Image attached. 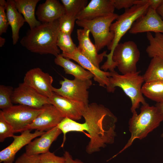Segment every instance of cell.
Instances as JSON below:
<instances>
[{"mask_svg": "<svg viewBox=\"0 0 163 163\" xmlns=\"http://www.w3.org/2000/svg\"><path fill=\"white\" fill-rule=\"evenodd\" d=\"M143 76L145 82L163 81V59L158 56L152 58Z\"/></svg>", "mask_w": 163, "mask_h": 163, "instance_id": "obj_24", "label": "cell"}, {"mask_svg": "<svg viewBox=\"0 0 163 163\" xmlns=\"http://www.w3.org/2000/svg\"><path fill=\"white\" fill-rule=\"evenodd\" d=\"M156 11L163 20V2L157 9Z\"/></svg>", "mask_w": 163, "mask_h": 163, "instance_id": "obj_39", "label": "cell"}, {"mask_svg": "<svg viewBox=\"0 0 163 163\" xmlns=\"http://www.w3.org/2000/svg\"><path fill=\"white\" fill-rule=\"evenodd\" d=\"M64 118L54 106L47 104L43 106L42 112L25 130L46 132L56 126Z\"/></svg>", "mask_w": 163, "mask_h": 163, "instance_id": "obj_14", "label": "cell"}, {"mask_svg": "<svg viewBox=\"0 0 163 163\" xmlns=\"http://www.w3.org/2000/svg\"><path fill=\"white\" fill-rule=\"evenodd\" d=\"M140 110L139 114L136 112L132 113L129 122L130 138L123 149L114 157L130 146L135 139L141 140L145 137L163 120V116L155 106H151L147 103L142 106Z\"/></svg>", "mask_w": 163, "mask_h": 163, "instance_id": "obj_4", "label": "cell"}, {"mask_svg": "<svg viewBox=\"0 0 163 163\" xmlns=\"http://www.w3.org/2000/svg\"><path fill=\"white\" fill-rule=\"evenodd\" d=\"M161 136L162 137H163V133L161 134Z\"/></svg>", "mask_w": 163, "mask_h": 163, "instance_id": "obj_42", "label": "cell"}, {"mask_svg": "<svg viewBox=\"0 0 163 163\" xmlns=\"http://www.w3.org/2000/svg\"><path fill=\"white\" fill-rule=\"evenodd\" d=\"M140 57V52L136 43L128 41L119 43L115 48L112 60L123 74L137 72L136 64Z\"/></svg>", "mask_w": 163, "mask_h": 163, "instance_id": "obj_7", "label": "cell"}, {"mask_svg": "<svg viewBox=\"0 0 163 163\" xmlns=\"http://www.w3.org/2000/svg\"><path fill=\"white\" fill-rule=\"evenodd\" d=\"M65 161L64 156H56L50 151L39 155V163H64Z\"/></svg>", "mask_w": 163, "mask_h": 163, "instance_id": "obj_33", "label": "cell"}, {"mask_svg": "<svg viewBox=\"0 0 163 163\" xmlns=\"http://www.w3.org/2000/svg\"><path fill=\"white\" fill-rule=\"evenodd\" d=\"M71 35L59 31L58 34L57 46L63 53L71 54L77 49V46L74 43Z\"/></svg>", "mask_w": 163, "mask_h": 163, "instance_id": "obj_29", "label": "cell"}, {"mask_svg": "<svg viewBox=\"0 0 163 163\" xmlns=\"http://www.w3.org/2000/svg\"><path fill=\"white\" fill-rule=\"evenodd\" d=\"M76 20V18L66 14L62 16L58 19L60 31L71 35Z\"/></svg>", "mask_w": 163, "mask_h": 163, "instance_id": "obj_31", "label": "cell"}, {"mask_svg": "<svg viewBox=\"0 0 163 163\" xmlns=\"http://www.w3.org/2000/svg\"><path fill=\"white\" fill-rule=\"evenodd\" d=\"M30 130L26 129L21 133L20 135H14L12 142L0 152V163H13L15 156L19 150L34 139L40 136L45 132L37 130L33 133Z\"/></svg>", "mask_w": 163, "mask_h": 163, "instance_id": "obj_13", "label": "cell"}, {"mask_svg": "<svg viewBox=\"0 0 163 163\" xmlns=\"http://www.w3.org/2000/svg\"><path fill=\"white\" fill-rule=\"evenodd\" d=\"M14 133L12 127L6 120L0 111V142H3L7 138L14 136Z\"/></svg>", "mask_w": 163, "mask_h": 163, "instance_id": "obj_32", "label": "cell"}, {"mask_svg": "<svg viewBox=\"0 0 163 163\" xmlns=\"http://www.w3.org/2000/svg\"><path fill=\"white\" fill-rule=\"evenodd\" d=\"M82 117L90 139L86 149L88 154L98 152L107 145L113 143L117 119L108 109L96 103L89 104Z\"/></svg>", "mask_w": 163, "mask_h": 163, "instance_id": "obj_1", "label": "cell"}, {"mask_svg": "<svg viewBox=\"0 0 163 163\" xmlns=\"http://www.w3.org/2000/svg\"><path fill=\"white\" fill-rule=\"evenodd\" d=\"M66 14L64 7L58 0H46L40 4L36 12L39 21L49 23L58 20Z\"/></svg>", "mask_w": 163, "mask_h": 163, "instance_id": "obj_20", "label": "cell"}, {"mask_svg": "<svg viewBox=\"0 0 163 163\" xmlns=\"http://www.w3.org/2000/svg\"><path fill=\"white\" fill-rule=\"evenodd\" d=\"M6 1L0 0V35L6 32L9 24L6 12L5 11V4Z\"/></svg>", "mask_w": 163, "mask_h": 163, "instance_id": "obj_34", "label": "cell"}, {"mask_svg": "<svg viewBox=\"0 0 163 163\" xmlns=\"http://www.w3.org/2000/svg\"><path fill=\"white\" fill-rule=\"evenodd\" d=\"M149 7L148 3L144 5H135L125 9L124 12L118 15L116 21L111 24L110 30L114 33V38L110 44L107 46L110 52L107 54V60L101 66V69L105 71L108 70L110 71L114 70L116 66L112 58L115 48L122 37L130 29L134 22L146 12Z\"/></svg>", "mask_w": 163, "mask_h": 163, "instance_id": "obj_3", "label": "cell"}, {"mask_svg": "<svg viewBox=\"0 0 163 163\" xmlns=\"http://www.w3.org/2000/svg\"><path fill=\"white\" fill-rule=\"evenodd\" d=\"M60 31L58 20L43 23L29 29L20 41V43L32 53L41 55L50 54L56 56L60 54L57 46Z\"/></svg>", "mask_w": 163, "mask_h": 163, "instance_id": "obj_2", "label": "cell"}, {"mask_svg": "<svg viewBox=\"0 0 163 163\" xmlns=\"http://www.w3.org/2000/svg\"><path fill=\"white\" fill-rule=\"evenodd\" d=\"M66 14L76 18L87 5V0H61Z\"/></svg>", "mask_w": 163, "mask_h": 163, "instance_id": "obj_28", "label": "cell"}, {"mask_svg": "<svg viewBox=\"0 0 163 163\" xmlns=\"http://www.w3.org/2000/svg\"><path fill=\"white\" fill-rule=\"evenodd\" d=\"M63 156L65 159L64 163H83V162L79 159L74 160L71 155L68 151L65 152Z\"/></svg>", "mask_w": 163, "mask_h": 163, "instance_id": "obj_37", "label": "cell"}, {"mask_svg": "<svg viewBox=\"0 0 163 163\" xmlns=\"http://www.w3.org/2000/svg\"><path fill=\"white\" fill-rule=\"evenodd\" d=\"M110 72V85L107 91L113 92L117 87L121 88L131 100L132 106L130 110L132 113L136 112L140 103L142 105L147 104L142 92V85L144 80L143 76L139 75L140 71L124 75H120L115 70Z\"/></svg>", "mask_w": 163, "mask_h": 163, "instance_id": "obj_5", "label": "cell"}, {"mask_svg": "<svg viewBox=\"0 0 163 163\" xmlns=\"http://www.w3.org/2000/svg\"><path fill=\"white\" fill-rule=\"evenodd\" d=\"M18 11L24 16L30 29L39 25L41 23L35 16L36 5L40 0H14Z\"/></svg>", "mask_w": 163, "mask_h": 163, "instance_id": "obj_23", "label": "cell"}, {"mask_svg": "<svg viewBox=\"0 0 163 163\" xmlns=\"http://www.w3.org/2000/svg\"><path fill=\"white\" fill-rule=\"evenodd\" d=\"M61 87L59 88L53 87V92L68 99L89 104L88 89L92 84L91 79L83 80L75 78L70 80L64 78L59 82Z\"/></svg>", "mask_w": 163, "mask_h": 163, "instance_id": "obj_9", "label": "cell"}, {"mask_svg": "<svg viewBox=\"0 0 163 163\" xmlns=\"http://www.w3.org/2000/svg\"><path fill=\"white\" fill-rule=\"evenodd\" d=\"M115 8L120 9L129 8L136 5V0H113Z\"/></svg>", "mask_w": 163, "mask_h": 163, "instance_id": "obj_36", "label": "cell"}, {"mask_svg": "<svg viewBox=\"0 0 163 163\" xmlns=\"http://www.w3.org/2000/svg\"><path fill=\"white\" fill-rule=\"evenodd\" d=\"M23 83L48 98L53 95V77L39 68L31 69L25 74Z\"/></svg>", "mask_w": 163, "mask_h": 163, "instance_id": "obj_11", "label": "cell"}, {"mask_svg": "<svg viewBox=\"0 0 163 163\" xmlns=\"http://www.w3.org/2000/svg\"><path fill=\"white\" fill-rule=\"evenodd\" d=\"M50 104L58 110L63 117L77 120L82 117L84 111L88 106L62 97L53 92L49 98Z\"/></svg>", "mask_w": 163, "mask_h": 163, "instance_id": "obj_12", "label": "cell"}, {"mask_svg": "<svg viewBox=\"0 0 163 163\" xmlns=\"http://www.w3.org/2000/svg\"><path fill=\"white\" fill-rule=\"evenodd\" d=\"M90 31L86 29H78L77 30L78 44L77 50L89 60L94 65L99 68L100 63L104 57H106L107 51L98 54L95 45L91 40Z\"/></svg>", "mask_w": 163, "mask_h": 163, "instance_id": "obj_16", "label": "cell"}, {"mask_svg": "<svg viewBox=\"0 0 163 163\" xmlns=\"http://www.w3.org/2000/svg\"><path fill=\"white\" fill-rule=\"evenodd\" d=\"M118 15L115 13L89 20H76L78 26L89 30L94 41V45L98 52L108 46L113 40V33L110 27Z\"/></svg>", "mask_w": 163, "mask_h": 163, "instance_id": "obj_6", "label": "cell"}, {"mask_svg": "<svg viewBox=\"0 0 163 163\" xmlns=\"http://www.w3.org/2000/svg\"><path fill=\"white\" fill-rule=\"evenodd\" d=\"M12 87L1 85H0V108L6 110L13 106L11 97L14 91Z\"/></svg>", "mask_w": 163, "mask_h": 163, "instance_id": "obj_30", "label": "cell"}, {"mask_svg": "<svg viewBox=\"0 0 163 163\" xmlns=\"http://www.w3.org/2000/svg\"><path fill=\"white\" fill-rule=\"evenodd\" d=\"M143 95L157 103L163 102V81H153L142 85Z\"/></svg>", "mask_w": 163, "mask_h": 163, "instance_id": "obj_25", "label": "cell"}, {"mask_svg": "<svg viewBox=\"0 0 163 163\" xmlns=\"http://www.w3.org/2000/svg\"><path fill=\"white\" fill-rule=\"evenodd\" d=\"M163 2V0H149L150 7L156 10Z\"/></svg>", "mask_w": 163, "mask_h": 163, "instance_id": "obj_38", "label": "cell"}, {"mask_svg": "<svg viewBox=\"0 0 163 163\" xmlns=\"http://www.w3.org/2000/svg\"><path fill=\"white\" fill-rule=\"evenodd\" d=\"M155 106L157 108L160 113L163 116V102L157 103Z\"/></svg>", "mask_w": 163, "mask_h": 163, "instance_id": "obj_40", "label": "cell"}, {"mask_svg": "<svg viewBox=\"0 0 163 163\" xmlns=\"http://www.w3.org/2000/svg\"><path fill=\"white\" fill-rule=\"evenodd\" d=\"M64 57L76 62L84 69L90 72L93 75L94 80L102 87L106 86L107 89L109 86L110 72L103 71L94 65L89 60L82 54L78 50L71 54L62 53Z\"/></svg>", "mask_w": 163, "mask_h": 163, "instance_id": "obj_17", "label": "cell"}, {"mask_svg": "<svg viewBox=\"0 0 163 163\" xmlns=\"http://www.w3.org/2000/svg\"><path fill=\"white\" fill-rule=\"evenodd\" d=\"M54 61L56 65L63 68L66 74L73 75L75 78L86 80L91 79L93 77V74L90 72L86 70L80 65L64 57L61 54L56 56Z\"/></svg>", "mask_w": 163, "mask_h": 163, "instance_id": "obj_22", "label": "cell"}, {"mask_svg": "<svg viewBox=\"0 0 163 163\" xmlns=\"http://www.w3.org/2000/svg\"><path fill=\"white\" fill-rule=\"evenodd\" d=\"M41 109H36L18 104L2 110L6 120L10 125L14 133H22L30 124L42 112Z\"/></svg>", "mask_w": 163, "mask_h": 163, "instance_id": "obj_8", "label": "cell"}, {"mask_svg": "<svg viewBox=\"0 0 163 163\" xmlns=\"http://www.w3.org/2000/svg\"><path fill=\"white\" fill-rule=\"evenodd\" d=\"M39 155H29L25 152L16 160L15 163H39Z\"/></svg>", "mask_w": 163, "mask_h": 163, "instance_id": "obj_35", "label": "cell"}, {"mask_svg": "<svg viewBox=\"0 0 163 163\" xmlns=\"http://www.w3.org/2000/svg\"><path fill=\"white\" fill-rule=\"evenodd\" d=\"M5 6L8 21L12 30L13 44L15 45L19 39L20 30L25 21L17 10L14 0H7Z\"/></svg>", "mask_w": 163, "mask_h": 163, "instance_id": "obj_21", "label": "cell"}, {"mask_svg": "<svg viewBox=\"0 0 163 163\" xmlns=\"http://www.w3.org/2000/svg\"><path fill=\"white\" fill-rule=\"evenodd\" d=\"M11 101L13 103L36 109L42 108L45 105L50 104L48 98L23 82L14 89Z\"/></svg>", "mask_w": 163, "mask_h": 163, "instance_id": "obj_10", "label": "cell"}, {"mask_svg": "<svg viewBox=\"0 0 163 163\" xmlns=\"http://www.w3.org/2000/svg\"><path fill=\"white\" fill-rule=\"evenodd\" d=\"M129 32L133 34L145 32L163 34V20L156 10L149 7L146 12L134 22Z\"/></svg>", "mask_w": 163, "mask_h": 163, "instance_id": "obj_15", "label": "cell"}, {"mask_svg": "<svg viewBox=\"0 0 163 163\" xmlns=\"http://www.w3.org/2000/svg\"><path fill=\"white\" fill-rule=\"evenodd\" d=\"M113 0H91L76 17V20H89L114 13Z\"/></svg>", "mask_w": 163, "mask_h": 163, "instance_id": "obj_18", "label": "cell"}, {"mask_svg": "<svg viewBox=\"0 0 163 163\" xmlns=\"http://www.w3.org/2000/svg\"><path fill=\"white\" fill-rule=\"evenodd\" d=\"M63 134V142L61 147H63L66 140V135L68 132L72 131L83 132L87 131L85 123H80L67 117H64L57 126Z\"/></svg>", "mask_w": 163, "mask_h": 163, "instance_id": "obj_27", "label": "cell"}, {"mask_svg": "<svg viewBox=\"0 0 163 163\" xmlns=\"http://www.w3.org/2000/svg\"><path fill=\"white\" fill-rule=\"evenodd\" d=\"M5 41V39L2 37H0V47H2L4 45Z\"/></svg>", "mask_w": 163, "mask_h": 163, "instance_id": "obj_41", "label": "cell"}, {"mask_svg": "<svg viewBox=\"0 0 163 163\" xmlns=\"http://www.w3.org/2000/svg\"><path fill=\"white\" fill-rule=\"evenodd\" d=\"M146 37L149 44L146 51L149 56H158L163 59V34L155 33L154 36L151 33L147 32Z\"/></svg>", "mask_w": 163, "mask_h": 163, "instance_id": "obj_26", "label": "cell"}, {"mask_svg": "<svg viewBox=\"0 0 163 163\" xmlns=\"http://www.w3.org/2000/svg\"><path fill=\"white\" fill-rule=\"evenodd\" d=\"M62 133L57 126L45 132L26 146L25 152L29 155H40L50 151L52 144Z\"/></svg>", "mask_w": 163, "mask_h": 163, "instance_id": "obj_19", "label": "cell"}]
</instances>
